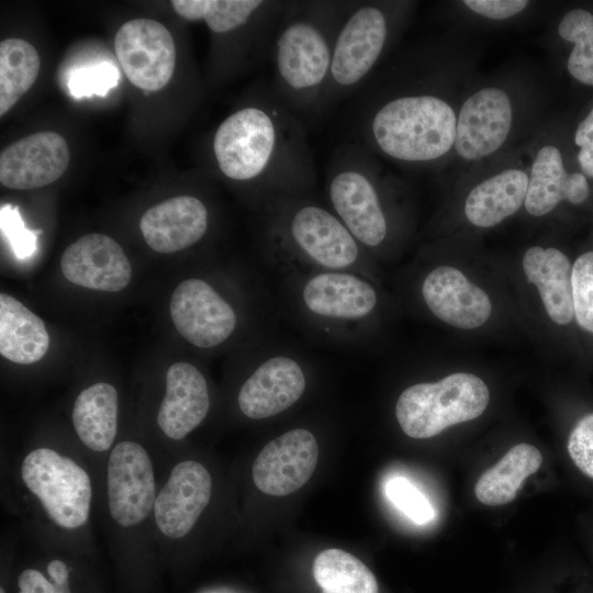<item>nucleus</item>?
Here are the masks:
<instances>
[{"mask_svg": "<svg viewBox=\"0 0 593 593\" xmlns=\"http://www.w3.org/2000/svg\"><path fill=\"white\" fill-rule=\"evenodd\" d=\"M170 315L179 334L199 348H212L231 337L237 324L233 306L206 281L186 279L175 289Z\"/></svg>", "mask_w": 593, "mask_h": 593, "instance_id": "nucleus-11", "label": "nucleus"}, {"mask_svg": "<svg viewBox=\"0 0 593 593\" xmlns=\"http://www.w3.org/2000/svg\"><path fill=\"white\" fill-rule=\"evenodd\" d=\"M522 267L548 317L560 326L570 324L574 320L572 264L567 255L555 247L532 246L523 255Z\"/></svg>", "mask_w": 593, "mask_h": 593, "instance_id": "nucleus-23", "label": "nucleus"}, {"mask_svg": "<svg viewBox=\"0 0 593 593\" xmlns=\"http://www.w3.org/2000/svg\"><path fill=\"white\" fill-rule=\"evenodd\" d=\"M49 336L42 318L19 300L0 294V354L20 365H30L44 357Z\"/></svg>", "mask_w": 593, "mask_h": 593, "instance_id": "nucleus-25", "label": "nucleus"}, {"mask_svg": "<svg viewBox=\"0 0 593 593\" xmlns=\"http://www.w3.org/2000/svg\"><path fill=\"white\" fill-rule=\"evenodd\" d=\"M396 11L382 2L350 1L339 25L317 114L359 92L391 40Z\"/></svg>", "mask_w": 593, "mask_h": 593, "instance_id": "nucleus-6", "label": "nucleus"}, {"mask_svg": "<svg viewBox=\"0 0 593 593\" xmlns=\"http://www.w3.org/2000/svg\"><path fill=\"white\" fill-rule=\"evenodd\" d=\"M47 571L52 580L58 584H67L68 570L60 560H53L47 566Z\"/></svg>", "mask_w": 593, "mask_h": 593, "instance_id": "nucleus-40", "label": "nucleus"}, {"mask_svg": "<svg viewBox=\"0 0 593 593\" xmlns=\"http://www.w3.org/2000/svg\"><path fill=\"white\" fill-rule=\"evenodd\" d=\"M0 227L16 259L26 260L36 254L41 231L26 228L18 206L12 204L1 206Z\"/></svg>", "mask_w": 593, "mask_h": 593, "instance_id": "nucleus-35", "label": "nucleus"}, {"mask_svg": "<svg viewBox=\"0 0 593 593\" xmlns=\"http://www.w3.org/2000/svg\"><path fill=\"white\" fill-rule=\"evenodd\" d=\"M528 175L517 168L505 169L471 189L463 212L470 224L493 227L515 214L524 205Z\"/></svg>", "mask_w": 593, "mask_h": 593, "instance_id": "nucleus-24", "label": "nucleus"}, {"mask_svg": "<svg viewBox=\"0 0 593 593\" xmlns=\"http://www.w3.org/2000/svg\"><path fill=\"white\" fill-rule=\"evenodd\" d=\"M21 474L48 517L59 527L74 529L89 516L91 483L88 473L68 457L38 448L23 460Z\"/></svg>", "mask_w": 593, "mask_h": 593, "instance_id": "nucleus-8", "label": "nucleus"}, {"mask_svg": "<svg viewBox=\"0 0 593 593\" xmlns=\"http://www.w3.org/2000/svg\"><path fill=\"white\" fill-rule=\"evenodd\" d=\"M306 378L300 362L288 355H275L262 361L243 383L238 405L253 419L272 417L300 400Z\"/></svg>", "mask_w": 593, "mask_h": 593, "instance_id": "nucleus-18", "label": "nucleus"}, {"mask_svg": "<svg viewBox=\"0 0 593 593\" xmlns=\"http://www.w3.org/2000/svg\"><path fill=\"white\" fill-rule=\"evenodd\" d=\"M568 457L577 471L593 482V411L574 423L566 444Z\"/></svg>", "mask_w": 593, "mask_h": 593, "instance_id": "nucleus-36", "label": "nucleus"}, {"mask_svg": "<svg viewBox=\"0 0 593 593\" xmlns=\"http://www.w3.org/2000/svg\"><path fill=\"white\" fill-rule=\"evenodd\" d=\"M371 154L357 142L345 143L334 150L325 177L328 208L368 254L384 247L392 230L387 186Z\"/></svg>", "mask_w": 593, "mask_h": 593, "instance_id": "nucleus-5", "label": "nucleus"}, {"mask_svg": "<svg viewBox=\"0 0 593 593\" xmlns=\"http://www.w3.org/2000/svg\"><path fill=\"white\" fill-rule=\"evenodd\" d=\"M264 0H174L177 14L189 21H203L213 34L246 23Z\"/></svg>", "mask_w": 593, "mask_h": 593, "instance_id": "nucleus-30", "label": "nucleus"}, {"mask_svg": "<svg viewBox=\"0 0 593 593\" xmlns=\"http://www.w3.org/2000/svg\"><path fill=\"white\" fill-rule=\"evenodd\" d=\"M559 35L574 44L568 58V70L578 81L593 86V14L571 10L558 25Z\"/></svg>", "mask_w": 593, "mask_h": 593, "instance_id": "nucleus-31", "label": "nucleus"}, {"mask_svg": "<svg viewBox=\"0 0 593 593\" xmlns=\"http://www.w3.org/2000/svg\"><path fill=\"white\" fill-rule=\"evenodd\" d=\"M19 593H70L67 584L49 582L41 572L24 570L18 580Z\"/></svg>", "mask_w": 593, "mask_h": 593, "instance_id": "nucleus-39", "label": "nucleus"}, {"mask_svg": "<svg viewBox=\"0 0 593 593\" xmlns=\"http://www.w3.org/2000/svg\"><path fill=\"white\" fill-rule=\"evenodd\" d=\"M456 123L450 104L429 91L370 96L355 109L354 142L395 163L424 165L449 153Z\"/></svg>", "mask_w": 593, "mask_h": 593, "instance_id": "nucleus-3", "label": "nucleus"}, {"mask_svg": "<svg viewBox=\"0 0 593 593\" xmlns=\"http://www.w3.org/2000/svg\"><path fill=\"white\" fill-rule=\"evenodd\" d=\"M490 390L470 372H455L435 382H421L401 392L395 417L405 435L425 439L472 421L486 410Z\"/></svg>", "mask_w": 593, "mask_h": 593, "instance_id": "nucleus-7", "label": "nucleus"}, {"mask_svg": "<svg viewBox=\"0 0 593 593\" xmlns=\"http://www.w3.org/2000/svg\"><path fill=\"white\" fill-rule=\"evenodd\" d=\"M574 143L580 147L578 160L582 171L593 177V109L578 125Z\"/></svg>", "mask_w": 593, "mask_h": 593, "instance_id": "nucleus-38", "label": "nucleus"}, {"mask_svg": "<svg viewBox=\"0 0 593 593\" xmlns=\"http://www.w3.org/2000/svg\"><path fill=\"white\" fill-rule=\"evenodd\" d=\"M65 278L74 284L100 291L119 292L132 277L131 262L112 237L90 233L70 244L60 258Z\"/></svg>", "mask_w": 593, "mask_h": 593, "instance_id": "nucleus-17", "label": "nucleus"}, {"mask_svg": "<svg viewBox=\"0 0 593 593\" xmlns=\"http://www.w3.org/2000/svg\"><path fill=\"white\" fill-rule=\"evenodd\" d=\"M66 139L37 132L7 146L0 155V182L15 190L37 189L58 180L69 164Z\"/></svg>", "mask_w": 593, "mask_h": 593, "instance_id": "nucleus-16", "label": "nucleus"}, {"mask_svg": "<svg viewBox=\"0 0 593 593\" xmlns=\"http://www.w3.org/2000/svg\"><path fill=\"white\" fill-rule=\"evenodd\" d=\"M210 399L204 376L189 362L172 363L166 372V394L157 424L171 439H182L208 414Z\"/></svg>", "mask_w": 593, "mask_h": 593, "instance_id": "nucleus-21", "label": "nucleus"}, {"mask_svg": "<svg viewBox=\"0 0 593 593\" xmlns=\"http://www.w3.org/2000/svg\"><path fill=\"white\" fill-rule=\"evenodd\" d=\"M114 49L132 85L157 91L171 79L176 66V45L170 32L150 19L125 22L116 32Z\"/></svg>", "mask_w": 593, "mask_h": 593, "instance_id": "nucleus-10", "label": "nucleus"}, {"mask_svg": "<svg viewBox=\"0 0 593 593\" xmlns=\"http://www.w3.org/2000/svg\"><path fill=\"white\" fill-rule=\"evenodd\" d=\"M384 489L390 502L415 524L424 525L435 517L428 499L406 478H392Z\"/></svg>", "mask_w": 593, "mask_h": 593, "instance_id": "nucleus-34", "label": "nucleus"}, {"mask_svg": "<svg viewBox=\"0 0 593 593\" xmlns=\"http://www.w3.org/2000/svg\"><path fill=\"white\" fill-rule=\"evenodd\" d=\"M589 194L590 187L585 176L581 172L569 174L556 146L546 145L537 152L528 176L524 202L530 215H546L562 201L581 204Z\"/></svg>", "mask_w": 593, "mask_h": 593, "instance_id": "nucleus-22", "label": "nucleus"}, {"mask_svg": "<svg viewBox=\"0 0 593 593\" xmlns=\"http://www.w3.org/2000/svg\"><path fill=\"white\" fill-rule=\"evenodd\" d=\"M108 497L113 519L123 527L141 523L155 504L150 459L137 443L116 445L108 463Z\"/></svg>", "mask_w": 593, "mask_h": 593, "instance_id": "nucleus-12", "label": "nucleus"}, {"mask_svg": "<svg viewBox=\"0 0 593 593\" xmlns=\"http://www.w3.org/2000/svg\"><path fill=\"white\" fill-rule=\"evenodd\" d=\"M212 153L219 171L248 186L265 208L309 195L316 182L304 126L270 85L222 121Z\"/></svg>", "mask_w": 593, "mask_h": 593, "instance_id": "nucleus-1", "label": "nucleus"}, {"mask_svg": "<svg viewBox=\"0 0 593 593\" xmlns=\"http://www.w3.org/2000/svg\"><path fill=\"white\" fill-rule=\"evenodd\" d=\"M513 120L506 92L486 87L461 105L456 123L455 147L460 157L478 160L495 153L506 141Z\"/></svg>", "mask_w": 593, "mask_h": 593, "instance_id": "nucleus-15", "label": "nucleus"}, {"mask_svg": "<svg viewBox=\"0 0 593 593\" xmlns=\"http://www.w3.org/2000/svg\"><path fill=\"white\" fill-rule=\"evenodd\" d=\"M301 307L312 320L334 327L359 325L377 310L374 286L354 271H313L299 289Z\"/></svg>", "mask_w": 593, "mask_h": 593, "instance_id": "nucleus-9", "label": "nucleus"}, {"mask_svg": "<svg viewBox=\"0 0 593 593\" xmlns=\"http://www.w3.org/2000/svg\"><path fill=\"white\" fill-rule=\"evenodd\" d=\"M350 1H289L275 29L268 56L270 88L299 118L317 114L334 44Z\"/></svg>", "mask_w": 593, "mask_h": 593, "instance_id": "nucleus-2", "label": "nucleus"}, {"mask_svg": "<svg viewBox=\"0 0 593 593\" xmlns=\"http://www.w3.org/2000/svg\"><path fill=\"white\" fill-rule=\"evenodd\" d=\"M542 460V454L534 445L522 443L513 446L480 475L474 485L475 497L488 506L511 503L525 480L540 468Z\"/></svg>", "mask_w": 593, "mask_h": 593, "instance_id": "nucleus-26", "label": "nucleus"}, {"mask_svg": "<svg viewBox=\"0 0 593 593\" xmlns=\"http://www.w3.org/2000/svg\"><path fill=\"white\" fill-rule=\"evenodd\" d=\"M318 460V444L305 428H294L269 441L253 463V480L262 493L284 496L302 488Z\"/></svg>", "mask_w": 593, "mask_h": 593, "instance_id": "nucleus-13", "label": "nucleus"}, {"mask_svg": "<svg viewBox=\"0 0 593 593\" xmlns=\"http://www.w3.org/2000/svg\"><path fill=\"white\" fill-rule=\"evenodd\" d=\"M463 4L472 12L492 20H504L522 12L525 0H466Z\"/></svg>", "mask_w": 593, "mask_h": 593, "instance_id": "nucleus-37", "label": "nucleus"}, {"mask_svg": "<svg viewBox=\"0 0 593 593\" xmlns=\"http://www.w3.org/2000/svg\"><path fill=\"white\" fill-rule=\"evenodd\" d=\"M72 423L80 440L94 451H104L118 429V393L113 385L94 383L77 396Z\"/></svg>", "mask_w": 593, "mask_h": 593, "instance_id": "nucleus-27", "label": "nucleus"}, {"mask_svg": "<svg viewBox=\"0 0 593 593\" xmlns=\"http://www.w3.org/2000/svg\"><path fill=\"white\" fill-rule=\"evenodd\" d=\"M421 294L430 313L455 328L477 329L492 315L485 290L454 266L433 268L422 281Z\"/></svg>", "mask_w": 593, "mask_h": 593, "instance_id": "nucleus-14", "label": "nucleus"}, {"mask_svg": "<svg viewBox=\"0 0 593 593\" xmlns=\"http://www.w3.org/2000/svg\"><path fill=\"white\" fill-rule=\"evenodd\" d=\"M313 575L322 593H378L371 570L354 555L342 549H326L313 562Z\"/></svg>", "mask_w": 593, "mask_h": 593, "instance_id": "nucleus-28", "label": "nucleus"}, {"mask_svg": "<svg viewBox=\"0 0 593 593\" xmlns=\"http://www.w3.org/2000/svg\"><path fill=\"white\" fill-rule=\"evenodd\" d=\"M265 209L268 247L273 255L313 271L362 275L359 268L369 254L328 206L302 195Z\"/></svg>", "mask_w": 593, "mask_h": 593, "instance_id": "nucleus-4", "label": "nucleus"}, {"mask_svg": "<svg viewBox=\"0 0 593 593\" xmlns=\"http://www.w3.org/2000/svg\"><path fill=\"white\" fill-rule=\"evenodd\" d=\"M139 228L155 251L170 254L200 242L209 228V211L198 197L179 195L149 208Z\"/></svg>", "mask_w": 593, "mask_h": 593, "instance_id": "nucleus-20", "label": "nucleus"}, {"mask_svg": "<svg viewBox=\"0 0 593 593\" xmlns=\"http://www.w3.org/2000/svg\"><path fill=\"white\" fill-rule=\"evenodd\" d=\"M0 593H4V590L1 588Z\"/></svg>", "mask_w": 593, "mask_h": 593, "instance_id": "nucleus-41", "label": "nucleus"}, {"mask_svg": "<svg viewBox=\"0 0 593 593\" xmlns=\"http://www.w3.org/2000/svg\"><path fill=\"white\" fill-rule=\"evenodd\" d=\"M41 67L36 48L22 38L0 43V114L4 115L35 82Z\"/></svg>", "mask_w": 593, "mask_h": 593, "instance_id": "nucleus-29", "label": "nucleus"}, {"mask_svg": "<svg viewBox=\"0 0 593 593\" xmlns=\"http://www.w3.org/2000/svg\"><path fill=\"white\" fill-rule=\"evenodd\" d=\"M120 71L110 61H99L74 69L67 79L69 93L76 99L104 97L118 86Z\"/></svg>", "mask_w": 593, "mask_h": 593, "instance_id": "nucleus-32", "label": "nucleus"}, {"mask_svg": "<svg viewBox=\"0 0 593 593\" xmlns=\"http://www.w3.org/2000/svg\"><path fill=\"white\" fill-rule=\"evenodd\" d=\"M211 492L210 473L201 463L187 460L175 466L154 504L160 532L170 538L187 535L206 507Z\"/></svg>", "mask_w": 593, "mask_h": 593, "instance_id": "nucleus-19", "label": "nucleus"}, {"mask_svg": "<svg viewBox=\"0 0 593 593\" xmlns=\"http://www.w3.org/2000/svg\"><path fill=\"white\" fill-rule=\"evenodd\" d=\"M572 298L578 326L593 334V250L580 255L572 265Z\"/></svg>", "mask_w": 593, "mask_h": 593, "instance_id": "nucleus-33", "label": "nucleus"}]
</instances>
